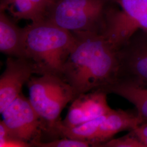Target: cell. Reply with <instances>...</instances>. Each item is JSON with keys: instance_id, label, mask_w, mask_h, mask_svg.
<instances>
[{"instance_id": "6da1fadb", "label": "cell", "mask_w": 147, "mask_h": 147, "mask_svg": "<svg viewBox=\"0 0 147 147\" xmlns=\"http://www.w3.org/2000/svg\"><path fill=\"white\" fill-rule=\"evenodd\" d=\"M76 41L63 67L61 76L76 95L104 89L118 79V50L102 34L74 32Z\"/></svg>"}, {"instance_id": "8fae6325", "label": "cell", "mask_w": 147, "mask_h": 147, "mask_svg": "<svg viewBox=\"0 0 147 147\" xmlns=\"http://www.w3.org/2000/svg\"><path fill=\"white\" fill-rule=\"evenodd\" d=\"M55 0H1L0 11H8L16 20L33 23L45 21Z\"/></svg>"}, {"instance_id": "277c9868", "label": "cell", "mask_w": 147, "mask_h": 147, "mask_svg": "<svg viewBox=\"0 0 147 147\" xmlns=\"http://www.w3.org/2000/svg\"><path fill=\"white\" fill-rule=\"evenodd\" d=\"M112 0H55L45 20L69 31L102 33Z\"/></svg>"}, {"instance_id": "7c38bea8", "label": "cell", "mask_w": 147, "mask_h": 147, "mask_svg": "<svg viewBox=\"0 0 147 147\" xmlns=\"http://www.w3.org/2000/svg\"><path fill=\"white\" fill-rule=\"evenodd\" d=\"M25 28L18 26L7 14L0 11V51L14 57L25 58Z\"/></svg>"}, {"instance_id": "8992f818", "label": "cell", "mask_w": 147, "mask_h": 147, "mask_svg": "<svg viewBox=\"0 0 147 147\" xmlns=\"http://www.w3.org/2000/svg\"><path fill=\"white\" fill-rule=\"evenodd\" d=\"M2 121L11 134L27 142L33 144L43 141L48 136L47 129L30 103L28 98L21 94L1 113Z\"/></svg>"}, {"instance_id": "2e32d148", "label": "cell", "mask_w": 147, "mask_h": 147, "mask_svg": "<svg viewBox=\"0 0 147 147\" xmlns=\"http://www.w3.org/2000/svg\"><path fill=\"white\" fill-rule=\"evenodd\" d=\"M102 147H144L141 142L131 132L124 136L112 138L101 144Z\"/></svg>"}, {"instance_id": "5bb4252c", "label": "cell", "mask_w": 147, "mask_h": 147, "mask_svg": "<svg viewBox=\"0 0 147 147\" xmlns=\"http://www.w3.org/2000/svg\"><path fill=\"white\" fill-rule=\"evenodd\" d=\"M33 147H93L90 142L78 139L63 137L55 139L51 141H41L33 144Z\"/></svg>"}, {"instance_id": "ba28073f", "label": "cell", "mask_w": 147, "mask_h": 147, "mask_svg": "<svg viewBox=\"0 0 147 147\" xmlns=\"http://www.w3.org/2000/svg\"><path fill=\"white\" fill-rule=\"evenodd\" d=\"M36 74L31 62L24 57L10 56L0 78V113L21 94L22 87Z\"/></svg>"}, {"instance_id": "52a82bcc", "label": "cell", "mask_w": 147, "mask_h": 147, "mask_svg": "<svg viewBox=\"0 0 147 147\" xmlns=\"http://www.w3.org/2000/svg\"><path fill=\"white\" fill-rule=\"evenodd\" d=\"M118 79L147 84V32L138 31L118 50Z\"/></svg>"}, {"instance_id": "30bf717a", "label": "cell", "mask_w": 147, "mask_h": 147, "mask_svg": "<svg viewBox=\"0 0 147 147\" xmlns=\"http://www.w3.org/2000/svg\"><path fill=\"white\" fill-rule=\"evenodd\" d=\"M142 123L137 112L113 109L100 117L93 141L94 147H100L118 133L126 130L130 131Z\"/></svg>"}, {"instance_id": "9a60e30c", "label": "cell", "mask_w": 147, "mask_h": 147, "mask_svg": "<svg viewBox=\"0 0 147 147\" xmlns=\"http://www.w3.org/2000/svg\"><path fill=\"white\" fill-rule=\"evenodd\" d=\"M0 147H30L31 145L13 136L2 120L0 121Z\"/></svg>"}, {"instance_id": "4fadbf2b", "label": "cell", "mask_w": 147, "mask_h": 147, "mask_svg": "<svg viewBox=\"0 0 147 147\" xmlns=\"http://www.w3.org/2000/svg\"><path fill=\"white\" fill-rule=\"evenodd\" d=\"M125 99L135 106L142 123H147V84L118 79L103 89Z\"/></svg>"}, {"instance_id": "5b68a950", "label": "cell", "mask_w": 147, "mask_h": 147, "mask_svg": "<svg viewBox=\"0 0 147 147\" xmlns=\"http://www.w3.org/2000/svg\"><path fill=\"white\" fill-rule=\"evenodd\" d=\"M103 36L117 50L138 31L147 32V0H112Z\"/></svg>"}, {"instance_id": "e0dca14e", "label": "cell", "mask_w": 147, "mask_h": 147, "mask_svg": "<svg viewBox=\"0 0 147 147\" xmlns=\"http://www.w3.org/2000/svg\"><path fill=\"white\" fill-rule=\"evenodd\" d=\"M132 134L147 147V123H143L131 131Z\"/></svg>"}, {"instance_id": "3957f363", "label": "cell", "mask_w": 147, "mask_h": 147, "mask_svg": "<svg viewBox=\"0 0 147 147\" xmlns=\"http://www.w3.org/2000/svg\"><path fill=\"white\" fill-rule=\"evenodd\" d=\"M27 84L28 100L46 126L48 136H58L61 112L76 97L73 88L62 76L54 74L32 76Z\"/></svg>"}, {"instance_id": "9c48e42d", "label": "cell", "mask_w": 147, "mask_h": 147, "mask_svg": "<svg viewBox=\"0 0 147 147\" xmlns=\"http://www.w3.org/2000/svg\"><path fill=\"white\" fill-rule=\"evenodd\" d=\"M107 93L103 89L94 90L76 96L73 100L61 125L66 127L78 126L110 112Z\"/></svg>"}, {"instance_id": "7a4b0ae2", "label": "cell", "mask_w": 147, "mask_h": 147, "mask_svg": "<svg viewBox=\"0 0 147 147\" xmlns=\"http://www.w3.org/2000/svg\"><path fill=\"white\" fill-rule=\"evenodd\" d=\"M25 28V58L31 62L36 74L61 76L76 41L73 33L47 20L32 22Z\"/></svg>"}]
</instances>
